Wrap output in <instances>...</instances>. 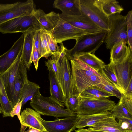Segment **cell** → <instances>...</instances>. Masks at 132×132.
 Segmentation results:
<instances>
[{
    "label": "cell",
    "mask_w": 132,
    "mask_h": 132,
    "mask_svg": "<svg viewBox=\"0 0 132 132\" xmlns=\"http://www.w3.org/2000/svg\"><path fill=\"white\" fill-rule=\"evenodd\" d=\"M77 115L69 116L53 121L41 120L42 123L48 132H71L76 130Z\"/></svg>",
    "instance_id": "11"
},
{
    "label": "cell",
    "mask_w": 132,
    "mask_h": 132,
    "mask_svg": "<svg viewBox=\"0 0 132 132\" xmlns=\"http://www.w3.org/2000/svg\"><path fill=\"white\" fill-rule=\"evenodd\" d=\"M81 13L88 17L102 30H109V17L103 12L96 0H80Z\"/></svg>",
    "instance_id": "7"
},
{
    "label": "cell",
    "mask_w": 132,
    "mask_h": 132,
    "mask_svg": "<svg viewBox=\"0 0 132 132\" xmlns=\"http://www.w3.org/2000/svg\"><path fill=\"white\" fill-rule=\"evenodd\" d=\"M60 17L78 28L84 31L86 34L94 33L102 30L88 17L81 13L79 15L71 16L59 14Z\"/></svg>",
    "instance_id": "10"
},
{
    "label": "cell",
    "mask_w": 132,
    "mask_h": 132,
    "mask_svg": "<svg viewBox=\"0 0 132 132\" xmlns=\"http://www.w3.org/2000/svg\"><path fill=\"white\" fill-rule=\"evenodd\" d=\"M79 100L78 95L75 94L70 95L66 99V109L71 111L76 112L79 105Z\"/></svg>",
    "instance_id": "33"
},
{
    "label": "cell",
    "mask_w": 132,
    "mask_h": 132,
    "mask_svg": "<svg viewBox=\"0 0 132 132\" xmlns=\"http://www.w3.org/2000/svg\"><path fill=\"white\" fill-rule=\"evenodd\" d=\"M73 59L75 61L80 65L82 67L84 68L87 70L92 72L95 75L98 76L99 77L104 79V78L98 72L94 70L91 68L81 62V61L75 58H71Z\"/></svg>",
    "instance_id": "41"
},
{
    "label": "cell",
    "mask_w": 132,
    "mask_h": 132,
    "mask_svg": "<svg viewBox=\"0 0 132 132\" xmlns=\"http://www.w3.org/2000/svg\"><path fill=\"white\" fill-rule=\"evenodd\" d=\"M99 73L105 79L111 83L123 94H124V91L118 83L112 63L110 62L108 64L105 65L99 71Z\"/></svg>",
    "instance_id": "29"
},
{
    "label": "cell",
    "mask_w": 132,
    "mask_h": 132,
    "mask_svg": "<svg viewBox=\"0 0 132 132\" xmlns=\"http://www.w3.org/2000/svg\"><path fill=\"white\" fill-rule=\"evenodd\" d=\"M24 132H41L39 130L32 127H29L27 130Z\"/></svg>",
    "instance_id": "46"
},
{
    "label": "cell",
    "mask_w": 132,
    "mask_h": 132,
    "mask_svg": "<svg viewBox=\"0 0 132 132\" xmlns=\"http://www.w3.org/2000/svg\"><path fill=\"white\" fill-rule=\"evenodd\" d=\"M35 10L32 0L19 2L13 7L0 12V24L17 17L34 15Z\"/></svg>",
    "instance_id": "9"
},
{
    "label": "cell",
    "mask_w": 132,
    "mask_h": 132,
    "mask_svg": "<svg viewBox=\"0 0 132 132\" xmlns=\"http://www.w3.org/2000/svg\"><path fill=\"white\" fill-rule=\"evenodd\" d=\"M121 41L115 44L111 49L110 62L114 64L120 63L132 54L129 46Z\"/></svg>",
    "instance_id": "20"
},
{
    "label": "cell",
    "mask_w": 132,
    "mask_h": 132,
    "mask_svg": "<svg viewBox=\"0 0 132 132\" xmlns=\"http://www.w3.org/2000/svg\"><path fill=\"white\" fill-rule=\"evenodd\" d=\"M44 31L48 47L50 52L52 55L57 51L59 46L54 39L52 33L45 30Z\"/></svg>",
    "instance_id": "35"
},
{
    "label": "cell",
    "mask_w": 132,
    "mask_h": 132,
    "mask_svg": "<svg viewBox=\"0 0 132 132\" xmlns=\"http://www.w3.org/2000/svg\"><path fill=\"white\" fill-rule=\"evenodd\" d=\"M53 27L52 32L55 42L60 44L71 39L76 40L86 34L83 30L78 28L61 18L59 14L52 11L47 14Z\"/></svg>",
    "instance_id": "2"
},
{
    "label": "cell",
    "mask_w": 132,
    "mask_h": 132,
    "mask_svg": "<svg viewBox=\"0 0 132 132\" xmlns=\"http://www.w3.org/2000/svg\"><path fill=\"white\" fill-rule=\"evenodd\" d=\"M111 116L112 115L110 111L91 114H77L78 120L75 128L91 127L102 119Z\"/></svg>",
    "instance_id": "22"
},
{
    "label": "cell",
    "mask_w": 132,
    "mask_h": 132,
    "mask_svg": "<svg viewBox=\"0 0 132 132\" xmlns=\"http://www.w3.org/2000/svg\"><path fill=\"white\" fill-rule=\"evenodd\" d=\"M57 51L52 55V57L57 60L60 64L64 57L66 55L67 49L64 46L62 43L60 44Z\"/></svg>",
    "instance_id": "37"
},
{
    "label": "cell",
    "mask_w": 132,
    "mask_h": 132,
    "mask_svg": "<svg viewBox=\"0 0 132 132\" xmlns=\"http://www.w3.org/2000/svg\"><path fill=\"white\" fill-rule=\"evenodd\" d=\"M69 60L66 55L59 64L58 70L59 81L66 99L72 95V72Z\"/></svg>",
    "instance_id": "13"
},
{
    "label": "cell",
    "mask_w": 132,
    "mask_h": 132,
    "mask_svg": "<svg viewBox=\"0 0 132 132\" xmlns=\"http://www.w3.org/2000/svg\"><path fill=\"white\" fill-rule=\"evenodd\" d=\"M45 65L49 70H52L57 80L59 81L58 76V70L59 63L58 61L53 57L48 59L45 62Z\"/></svg>",
    "instance_id": "36"
},
{
    "label": "cell",
    "mask_w": 132,
    "mask_h": 132,
    "mask_svg": "<svg viewBox=\"0 0 132 132\" xmlns=\"http://www.w3.org/2000/svg\"><path fill=\"white\" fill-rule=\"evenodd\" d=\"M79 98V104L76 112L79 115L96 114L110 111L116 104L114 101L106 98Z\"/></svg>",
    "instance_id": "8"
},
{
    "label": "cell",
    "mask_w": 132,
    "mask_h": 132,
    "mask_svg": "<svg viewBox=\"0 0 132 132\" xmlns=\"http://www.w3.org/2000/svg\"><path fill=\"white\" fill-rule=\"evenodd\" d=\"M127 110L132 115V96H128L123 95L120 100Z\"/></svg>",
    "instance_id": "38"
},
{
    "label": "cell",
    "mask_w": 132,
    "mask_h": 132,
    "mask_svg": "<svg viewBox=\"0 0 132 132\" xmlns=\"http://www.w3.org/2000/svg\"><path fill=\"white\" fill-rule=\"evenodd\" d=\"M104 13L108 17L111 15L120 14L124 9L116 0H96Z\"/></svg>",
    "instance_id": "26"
},
{
    "label": "cell",
    "mask_w": 132,
    "mask_h": 132,
    "mask_svg": "<svg viewBox=\"0 0 132 132\" xmlns=\"http://www.w3.org/2000/svg\"><path fill=\"white\" fill-rule=\"evenodd\" d=\"M40 87L36 84L29 80L27 77L22 87L20 101H22V106L28 101L32 100L40 93Z\"/></svg>",
    "instance_id": "24"
},
{
    "label": "cell",
    "mask_w": 132,
    "mask_h": 132,
    "mask_svg": "<svg viewBox=\"0 0 132 132\" xmlns=\"http://www.w3.org/2000/svg\"><path fill=\"white\" fill-rule=\"evenodd\" d=\"M124 95L128 96H132V79H131Z\"/></svg>",
    "instance_id": "43"
},
{
    "label": "cell",
    "mask_w": 132,
    "mask_h": 132,
    "mask_svg": "<svg viewBox=\"0 0 132 132\" xmlns=\"http://www.w3.org/2000/svg\"><path fill=\"white\" fill-rule=\"evenodd\" d=\"M53 6L60 10L62 13L65 15H79L81 13L80 0H56Z\"/></svg>",
    "instance_id": "18"
},
{
    "label": "cell",
    "mask_w": 132,
    "mask_h": 132,
    "mask_svg": "<svg viewBox=\"0 0 132 132\" xmlns=\"http://www.w3.org/2000/svg\"><path fill=\"white\" fill-rule=\"evenodd\" d=\"M113 67L118 83L125 93L132 79V54L122 62L113 64Z\"/></svg>",
    "instance_id": "12"
},
{
    "label": "cell",
    "mask_w": 132,
    "mask_h": 132,
    "mask_svg": "<svg viewBox=\"0 0 132 132\" xmlns=\"http://www.w3.org/2000/svg\"><path fill=\"white\" fill-rule=\"evenodd\" d=\"M108 31L102 30L92 34H86L76 40L74 46L67 50L66 56L69 60L74 54L84 53H95L104 42Z\"/></svg>",
    "instance_id": "4"
},
{
    "label": "cell",
    "mask_w": 132,
    "mask_h": 132,
    "mask_svg": "<svg viewBox=\"0 0 132 132\" xmlns=\"http://www.w3.org/2000/svg\"><path fill=\"white\" fill-rule=\"evenodd\" d=\"M95 85L116 96L120 100L124 95L111 83L104 79H103L101 83Z\"/></svg>",
    "instance_id": "31"
},
{
    "label": "cell",
    "mask_w": 132,
    "mask_h": 132,
    "mask_svg": "<svg viewBox=\"0 0 132 132\" xmlns=\"http://www.w3.org/2000/svg\"><path fill=\"white\" fill-rule=\"evenodd\" d=\"M71 58L77 59L81 61L98 73L105 65L104 62L97 57L94 53H83L76 54L70 59Z\"/></svg>",
    "instance_id": "25"
},
{
    "label": "cell",
    "mask_w": 132,
    "mask_h": 132,
    "mask_svg": "<svg viewBox=\"0 0 132 132\" xmlns=\"http://www.w3.org/2000/svg\"></svg>",
    "instance_id": "49"
},
{
    "label": "cell",
    "mask_w": 132,
    "mask_h": 132,
    "mask_svg": "<svg viewBox=\"0 0 132 132\" xmlns=\"http://www.w3.org/2000/svg\"><path fill=\"white\" fill-rule=\"evenodd\" d=\"M89 128L105 132H132V131L123 129L113 116L103 119Z\"/></svg>",
    "instance_id": "17"
},
{
    "label": "cell",
    "mask_w": 132,
    "mask_h": 132,
    "mask_svg": "<svg viewBox=\"0 0 132 132\" xmlns=\"http://www.w3.org/2000/svg\"><path fill=\"white\" fill-rule=\"evenodd\" d=\"M21 122L20 132H24L28 127L38 129L41 132L47 131L43 125L39 113L30 108H26L20 114Z\"/></svg>",
    "instance_id": "15"
},
{
    "label": "cell",
    "mask_w": 132,
    "mask_h": 132,
    "mask_svg": "<svg viewBox=\"0 0 132 132\" xmlns=\"http://www.w3.org/2000/svg\"><path fill=\"white\" fill-rule=\"evenodd\" d=\"M34 16L39 24L41 28L52 33L53 27L47 15L41 9H35Z\"/></svg>",
    "instance_id": "30"
},
{
    "label": "cell",
    "mask_w": 132,
    "mask_h": 132,
    "mask_svg": "<svg viewBox=\"0 0 132 132\" xmlns=\"http://www.w3.org/2000/svg\"><path fill=\"white\" fill-rule=\"evenodd\" d=\"M30 105L35 111L44 116L64 118L77 115L76 112L64 109L65 104L58 103L50 97L44 96L40 93L31 101Z\"/></svg>",
    "instance_id": "1"
},
{
    "label": "cell",
    "mask_w": 132,
    "mask_h": 132,
    "mask_svg": "<svg viewBox=\"0 0 132 132\" xmlns=\"http://www.w3.org/2000/svg\"></svg>",
    "instance_id": "50"
},
{
    "label": "cell",
    "mask_w": 132,
    "mask_h": 132,
    "mask_svg": "<svg viewBox=\"0 0 132 132\" xmlns=\"http://www.w3.org/2000/svg\"><path fill=\"white\" fill-rule=\"evenodd\" d=\"M22 101H20L14 106L11 114V117L12 118L15 115H16L20 121V124L21 121L20 113L22 107Z\"/></svg>",
    "instance_id": "40"
},
{
    "label": "cell",
    "mask_w": 132,
    "mask_h": 132,
    "mask_svg": "<svg viewBox=\"0 0 132 132\" xmlns=\"http://www.w3.org/2000/svg\"><path fill=\"white\" fill-rule=\"evenodd\" d=\"M126 16L128 45L132 51V11H129Z\"/></svg>",
    "instance_id": "34"
},
{
    "label": "cell",
    "mask_w": 132,
    "mask_h": 132,
    "mask_svg": "<svg viewBox=\"0 0 132 132\" xmlns=\"http://www.w3.org/2000/svg\"><path fill=\"white\" fill-rule=\"evenodd\" d=\"M71 64L72 95H79L87 88L101 83L103 79L79 65L72 58Z\"/></svg>",
    "instance_id": "3"
},
{
    "label": "cell",
    "mask_w": 132,
    "mask_h": 132,
    "mask_svg": "<svg viewBox=\"0 0 132 132\" xmlns=\"http://www.w3.org/2000/svg\"><path fill=\"white\" fill-rule=\"evenodd\" d=\"M2 113V112L1 104L0 103V114Z\"/></svg>",
    "instance_id": "47"
},
{
    "label": "cell",
    "mask_w": 132,
    "mask_h": 132,
    "mask_svg": "<svg viewBox=\"0 0 132 132\" xmlns=\"http://www.w3.org/2000/svg\"><path fill=\"white\" fill-rule=\"evenodd\" d=\"M46 132H48V131H46Z\"/></svg>",
    "instance_id": "48"
},
{
    "label": "cell",
    "mask_w": 132,
    "mask_h": 132,
    "mask_svg": "<svg viewBox=\"0 0 132 132\" xmlns=\"http://www.w3.org/2000/svg\"><path fill=\"white\" fill-rule=\"evenodd\" d=\"M0 103L3 117H11L13 107L8 98L0 76Z\"/></svg>",
    "instance_id": "28"
},
{
    "label": "cell",
    "mask_w": 132,
    "mask_h": 132,
    "mask_svg": "<svg viewBox=\"0 0 132 132\" xmlns=\"http://www.w3.org/2000/svg\"><path fill=\"white\" fill-rule=\"evenodd\" d=\"M19 2L12 4H0V12L13 7L18 4Z\"/></svg>",
    "instance_id": "42"
},
{
    "label": "cell",
    "mask_w": 132,
    "mask_h": 132,
    "mask_svg": "<svg viewBox=\"0 0 132 132\" xmlns=\"http://www.w3.org/2000/svg\"><path fill=\"white\" fill-rule=\"evenodd\" d=\"M27 69L20 60L16 72L14 85V95L12 105L13 107L20 101L21 89L27 76Z\"/></svg>",
    "instance_id": "19"
},
{
    "label": "cell",
    "mask_w": 132,
    "mask_h": 132,
    "mask_svg": "<svg viewBox=\"0 0 132 132\" xmlns=\"http://www.w3.org/2000/svg\"><path fill=\"white\" fill-rule=\"evenodd\" d=\"M22 48L23 47L12 65L5 72L0 75L8 98L12 105L14 95L15 79L21 60Z\"/></svg>",
    "instance_id": "14"
},
{
    "label": "cell",
    "mask_w": 132,
    "mask_h": 132,
    "mask_svg": "<svg viewBox=\"0 0 132 132\" xmlns=\"http://www.w3.org/2000/svg\"><path fill=\"white\" fill-rule=\"evenodd\" d=\"M113 95L95 85L90 86L84 90L79 95L80 98L96 99L106 98Z\"/></svg>",
    "instance_id": "27"
},
{
    "label": "cell",
    "mask_w": 132,
    "mask_h": 132,
    "mask_svg": "<svg viewBox=\"0 0 132 132\" xmlns=\"http://www.w3.org/2000/svg\"><path fill=\"white\" fill-rule=\"evenodd\" d=\"M41 57L39 53L37 50L34 46L33 42V46L31 57V61L33 62L36 70H37L38 69L39 61Z\"/></svg>",
    "instance_id": "39"
},
{
    "label": "cell",
    "mask_w": 132,
    "mask_h": 132,
    "mask_svg": "<svg viewBox=\"0 0 132 132\" xmlns=\"http://www.w3.org/2000/svg\"><path fill=\"white\" fill-rule=\"evenodd\" d=\"M75 132H105L99 130L89 128H87L78 129L75 130Z\"/></svg>",
    "instance_id": "44"
},
{
    "label": "cell",
    "mask_w": 132,
    "mask_h": 132,
    "mask_svg": "<svg viewBox=\"0 0 132 132\" xmlns=\"http://www.w3.org/2000/svg\"><path fill=\"white\" fill-rule=\"evenodd\" d=\"M119 121L126 122L132 125V118H128L125 117H118L116 118Z\"/></svg>",
    "instance_id": "45"
},
{
    "label": "cell",
    "mask_w": 132,
    "mask_h": 132,
    "mask_svg": "<svg viewBox=\"0 0 132 132\" xmlns=\"http://www.w3.org/2000/svg\"><path fill=\"white\" fill-rule=\"evenodd\" d=\"M48 70L50 84V97L58 103L65 105L66 98L59 81L53 71L51 69Z\"/></svg>",
    "instance_id": "23"
},
{
    "label": "cell",
    "mask_w": 132,
    "mask_h": 132,
    "mask_svg": "<svg viewBox=\"0 0 132 132\" xmlns=\"http://www.w3.org/2000/svg\"><path fill=\"white\" fill-rule=\"evenodd\" d=\"M109 17V30L104 42L106 48L111 49L114 45L121 41L128 45L126 16L117 14Z\"/></svg>",
    "instance_id": "5"
},
{
    "label": "cell",
    "mask_w": 132,
    "mask_h": 132,
    "mask_svg": "<svg viewBox=\"0 0 132 132\" xmlns=\"http://www.w3.org/2000/svg\"><path fill=\"white\" fill-rule=\"evenodd\" d=\"M35 32H26L22 33L24 36V40L21 60L28 69H30L32 62L31 57Z\"/></svg>",
    "instance_id": "21"
},
{
    "label": "cell",
    "mask_w": 132,
    "mask_h": 132,
    "mask_svg": "<svg viewBox=\"0 0 132 132\" xmlns=\"http://www.w3.org/2000/svg\"><path fill=\"white\" fill-rule=\"evenodd\" d=\"M24 40L22 34L8 51L0 56V75L7 70L14 62L23 47Z\"/></svg>",
    "instance_id": "16"
},
{
    "label": "cell",
    "mask_w": 132,
    "mask_h": 132,
    "mask_svg": "<svg viewBox=\"0 0 132 132\" xmlns=\"http://www.w3.org/2000/svg\"><path fill=\"white\" fill-rule=\"evenodd\" d=\"M110 112L115 118L118 117H125L132 118V115L127 110L120 100Z\"/></svg>",
    "instance_id": "32"
},
{
    "label": "cell",
    "mask_w": 132,
    "mask_h": 132,
    "mask_svg": "<svg viewBox=\"0 0 132 132\" xmlns=\"http://www.w3.org/2000/svg\"><path fill=\"white\" fill-rule=\"evenodd\" d=\"M41 29L34 15L17 17L0 24V32L3 34L36 32Z\"/></svg>",
    "instance_id": "6"
}]
</instances>
